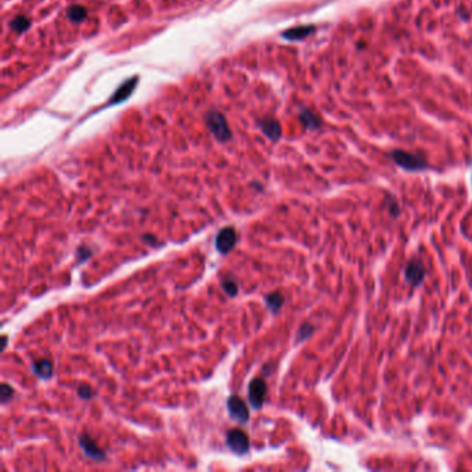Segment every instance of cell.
Wrapping results in <instances>:
<instances>
[{
	"instance_id": "cell-1",
	"label": "cell",
	"mask_w": 472,
	"mask_h": 472,
	"mask_svg": "<svg viewBox=\"0 0 472 472\" xmlns=\"http://www.w3.org/2000/svg\"><path fill=\"white\" fill-rule=\"evenodd\" d=\"M205 122H207L208 129L219 141H227L231 138V132H230L227 121L220 112L209 111L205 117Z\"/></svg>"
},
{
	"instance_id": "cell-2",
	"label": "cell",
	"mask_w": 472,
	"mask_h": 472,
	"mask_svg": "<svg viewBox=\"0 0 472 472\" xmlns=\"http://www.w3.org/2000/svg\"><path fill=\"white\" fill-rule=\"evenodd\" d=\"M391 158L400 168H403L406 170H411V172L422 170L427 168V161L424 158H421L418 155L406 153L403 150H393L392 153H391Z\"/></svg>"
},
{
	"instance_id": "cell-3",
	"label": "cell",
	"mask_w": 472,
	"mask_h": 472,
	"mask_svg": "<svg viewBox=\"0 0 472 472\" xmlns=\"http://www.w3.org/2000/svg\"><path fill=\"white\" fill-rule=\"evenodd\" d=\"M226 443H227L228 449L239 456H243L250 450V438L244 431L241 430L228 431L227 436H226Z\"/></svg>"
},
{
	"instance_id": "cell-4",
	"label": "cell",
	"mask_w": 472,
	"mask_h": 472,
	"mask_svg": "<svg viewBox=\"0 0 472 472\" xmlns=\"http://www.w3.org/2000/svg\"><path fill=\"white\" fill-rule=\"evenodd\" d=\"M237 243V233H235V228L231 226L222 228L215 239V247L220 254L226 255L230 251L233 250Z\"/></svg>"
},
{
	"instance_id": "cell-5",
	"label": "cell",
	"mask_w": 472,
	"mask_h": 472,
	"mask_svg": "<svg viewBox=\"0 0 472 472\" xmlns=\"http://www.w3.org/2000/svg\"><path fill=\"white\" fill-rule=\"evenodd\" d=\"M266 391H267V388H266L265 381L262 378H254L250 382L248 399H250V403L254 409H260L262 407V404L265 402Z\"/></svg>"
},
{
	"instance_id": "cell-6",
	"label": "cell",
	"mask_w": 472,
	"mask_h": 472,
	"mask_svg": "<svg viewBox=\"0 0 472 472\" xmlns=\"http://www.w3.org/2000/svg\"><path fill=\"white\" fill-rule=\"evenodd\" d=\"M227 410L230 417L244 424L250 418V410L244 403V400L239 396H230L227 400Z\"/></svg>"
},
{
	"instance_id": "cell-7",
	"label": "cell",
	"mask_w": 472,
	"mask_h": 472,
	"mask_svg": "<svg viewBox=\"0 0 472 472\" xmlns=\"http://www.w3.org/2000/svg\"><path fill=\"white\" fill-rule=\"evenodd\" d=\"M425 274H427L425 266L424 263L419 262V260L410 262L409 265L406 266V269H404V278H406V281L410 282V284L414 287L419 286L421 282L424 281Z\"/></svg>"
},
{
	"instance_id": "cell-8",
	"label": "cell",
	"mask_w": 472,
	"mask_h": 472,
	"mask_svg": "<svg viewBox=\"0 0 472 472\" xmlns=\"http://www.w3.org/2000/svg\"><path fill=\"white\" fill-rule=\"evenodd\" d=\"M79 446L86 456L91 458V460H95V461H104L106 460L104 451L101 450L100 447L97 446V443L89 435H86V434L79 435Z\"/></svg>"
},
{
	"instance_id": "cell-9",
	"label": "cell",
	"mask_w": 472,
	"mask_h": 472,
	"mask_svg": "<svg viewBox=\"0 0 472 472\" xmlns=\"http://www.w3.org/2000/svg\"><path fill=\"white\" fill-rule=\"evenodd\" d=\"M259 126L262 129V132L265 133L269 138L274 140V141L278 140L280 136H281V126L274 119H263V121L259 122Z\"/></svg>"
},
{
	"instance_id": "cell-10",
	"label": "cell",
	"mask_w": 472,
	"mask_h": 472,
	"mask_svg": "<svg viewBox=\"0 0 472 472\" xmlns=\"http://www.w3.org/2000/svg\"><path fill=\"white\" fill-rule=\"evenodd\" d=\"M136 85H137V78H130L129 80H126V82L118 89L117 93L114 95V97L111 99V103L117 104V103L126 100L127 97L133 93V89L136 87Z\"/></svg>"
},
{
	"instance_id": "cell-11",
	"label": "cell",
	"mask_w": 472,
	"mask_h": 472,
	"mask_svg": "<svg viewBox=\"0 0 472 472\" xmlns=\"http://www.w3.org/2000/svg\"><path fill=\"white\" fill-rule=\"evenodd\" d=\"M32 371L35 372L39 378H42V380H49L53 375V364L49 360H46V359H40V360L33 361Z\"/></svg>"
},
{
	"instance_id": "cell-12",
	"label": "cell",
	"mask_w": 472,
	"mask_h": 472,
	"mask_svg": "<svg viewBox=\"0 0 472 472\" xmlns=\"http://www.w3.org/2000/svg\"><path fill=\"white\" fill-rule=\"evenodd\" d=\"M316 28L312 25H302V27H295L288 29V31L282 32V37H286L288 40H301L309 36L312 32H314Z\"/></svg>"
},
{
	"instance_id": "cell-13",
	"label": "cell",
	"mask_w": 472,
	"mask_h": 472,
	"mask_svg": "<svg viewBox=\"0 0 472 472\" xmlns=\"http://www.w3.org/2000/svg\"><path fill=\"white\" fill-rule=\"evenodd\" d=\"M265 302L266 306H267V309H269L270 312L277 313V312L281 309L282 303H284V297H282L280 292H271V294H269V295L266 297Z\"/></svg>"
},
{
	"instance_id": "cell-14",
	"label": "cell",
	"mask_w": 472,
	"mask_h": 472,
	"mask_svg": "<svg viewBox=\"0 0 472 472\" xmlns=\"http://www.w3.org/2000/svg\"><path fill=\"white\" fill-rule=\"evenodd\" d=\"M299 119L303 123V126L306 129H317L320 126V121L318 118L314 115L313 112H310L309 110H302L299 114Z\"/></svg>"
},
{
	"instance_id": "cell-15",
	"label": "cell",
	"mask_w": 472,
	"mask_h": 472,
	"mask_svg": "<svg viewBox=\"0 0 472 472\" xmlns=\"http://www.w3.org/2000/svg\"><path fill=\"white\" fill-rule=\"evenodd\" d=\"M67 14H68V18L71 20V21L80 22V21H83V20L86 18V16H87V11H86V9L83 7V6L75 5L69 7L68 11H67Z\"/></svg>"
},
{
	"instance_id": "cell-16",
	"label": "cell",
	"mask_w": 472,
	"mask_h": 472,
	"mask_svg": "<svg viewBox=\"0 0 472 472\" xmlns=\"http://www.w3.org/2000/svg\"><path fill=\"white\" fill-rule=\"evenodd\" d=\"M10 27L16 32H18V33H21V32H25L28 28L31 27V21L25 16H18L10 22Z\"/></svg>"
},
{
	"instance_id": "cell-17",
	"label": "cell",
	"mask_w": 472,
	"mask_h": 472,
	"mask_svg": "<svg viewBox=\"0 0 472 472\" xmlns=\"http://www.w3.org/2000/svg\"><path fill=\"white\" fill-rule=\"evenodd\" d=\"M222 287L224 292L230 295V297H234V295H237V292H239V286H237V282L233 281L231 278H224L222 281Z\"/></svg>"
},
{
	"instance_id": "cell-18",
	"label": "cell",
	"mask_w": 472,
	"mask_h": 472,
	"mask_svg": "<svg viewBox=\"0 0 472 472\" xmlns=\"http://www.w3.org/2000/svg\"><path fill=\"white\" fill-rule=\"evenodd\" d=\"M313 331H314V327L312 325V324H303L302 327L299 328V331H298V335H297L298 342H301V341L309 338L310 335L313 334Z\"/></svg>"
},
{
	"instance_id": "cell-19",
	"label": "cell",
	"mask_w": 472,
	"mask_h": 472,
	"mask_svg": "<svg viewBox=\"0 0 472 472\" xmlns=\"http://www.w3.org/2000/svg\"><path fill=\"white\" fill-rule=\"evenodd\" d=\"M13 393H14V389L10 387V385H7V384H2V389H0V395H2V403L6 404L11 398H13Z\"/></svg>"
},
{
	"instance_id": "cell-20",
	"label": "cell",
	"mask_w": 472,
	"mask_h": 472,
	"mask_svg": "<svg viewBox=\"0 0 472 472\" xmlns=\"http://www.w3.org/2000/svg\"><path fill=\"white\" fill-rule=\"evenodd\" d=\"M78 395L82 399H90L93 396V389L89 385H80L78 388Z\"/></svg>"
},
{
	"instance_id": "cell-21",
	"label": "cell",
	"mask_w": 472,
	"mask_h": 472,
	"mask_svg": "<svg viewBox=\"0 0 472 472\" xmlns=\"http://www.w3.org/2000/svg\"><path fill=\"white\" fill-rule=\"evenodd\" d=\"M78 255H79V262H83L87 258H90L91 252L87 247H80L79 250H78Z\"/></svg>"
}]
</instances>
